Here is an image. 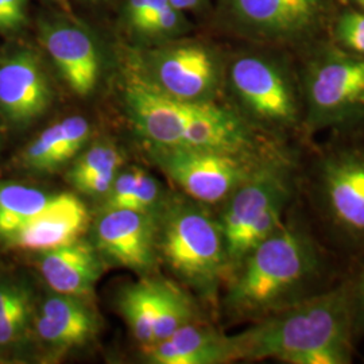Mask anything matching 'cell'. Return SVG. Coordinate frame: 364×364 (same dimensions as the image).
<instances>
[{
  "instance_id": "6da1fadb",
  "label": "cell",
  "mask_w": 364,
  "mask_h": 364,
  "mask_svg": "<svg viewBox=\"0 0 364 364\" xmlns=\"http://www.w3.org/2000/svg\"><path fill=\"white\" fill-rule=\"evenodd\" d=\"M341 263L316 231L299 196L279 228L231 270L225 309L234 318L259 321L335 287Z\"/></svg>"
},
{
  "instance_id": "7a4b0ae2",
  "label": "cell",
  "mask_w": 364,
  "mask_h": 364,
  "mask_svg": "<svg viewBox=\"0 0 364 364\" xmlns=\"http://www.w3.org/2000/svg\"><path fill=\"white\" fill-rule=\"evenodd\" d=\"M299 200L316 231L344 263L364 254V130L331 132L302 147Z\"/></svg>"
},
{
  "instance_id": "3957f363",
  "label": "cell",
  "mask_w": 364,
  "mask_h": 364,
  "mask_svg": "<svg viewBox=\"0 0 364 364\" xmlns=\"http://www.w3.org/2000/svg\"><path fill=\"white\" fill-rule=\"evenodd\" d=\"M224 85L254 130L279 144H309L294 53L274 46L240 53L227 63Z\"/></svg>"
},
{
  "instance_id": "277c9868",
  "label": "cell",
  "mask_w": 364,
  "mask_h": 364,
  "mask_svg": "<svg viewBox=\"0 0 364 364\" xmlns=\"http://www.w3.org/2000/svg\"><path fill=\"white\" fill-rule=\"evenodd\" d=\"M305 105V136L364 130V58L326 37L294 53Z\"/></svg>"
},
{
  "instance_id": "5b68a950",
  "label": "cell",
  "mask_w": 364,
  "mask_h": 364,
  "mask_svg": "<svg viewBox=\"0 0 364 364\" xmlns=\"http://www.w3.org/2000/svg\"><path fill=\"white\" fill-rule=\"evenodd\" d=\"M302 147L296 146L269 161L223 204L219 221L228 274L279 228L299 198Z\"/></svg>"
},
{
  "instance_id": "8992f818",
  "label": "cell",
  "mask_w": 364,
  "mask_h": 364,
  "mask_svg": "<svg viewBox=\"0 0 364 364\" xmlns=\"http://www.w3.org/2000/svg\"><path fill=\"white\" fill-rule=\"evenodd\" d=\"M231 338L235 360L275 359L281 363L329 343H355L344 287L338 281L324 293L262 318Z\"/></svg>"
},
{
  "instance_id": "52a82bcc",
  "label": "cell",
  "mask_w": 364,
  "mask_h": 364,
  "mask_svg": "<svg viewBox=\"0 0 364 364\" xmlns=\"http://www.w3.org/2000/svg\"><path fill=\"white\" fill-rule=\"evenodd\" d=\"M341 0H220L221 22L262 46L297 53L328 36Z\"/></svg>"
},
{
  "instance_id": "ba28073f",
  "label": "cell",
  "mask_w": 364,
  "mask_h": 364,
  "mask_svg": "<svg viewBox=\"0 0 364 364\" xmlns=\"http://www.w3.org/2000/svg\"><path fill=\"white\" fill-rule=\"evenodd\" d=\"M170 267L203 296L212 297L228 274V259L219 218L204 204H180L171 210L162 236Z\"/></svg>"
},
{
  "instance_id": "9c48e42d",
  "label": "cell",
  "mask_w": 364,
  "mask_h": 364,
  "mask_svg": "<svg viewBox=\"0 0 364 364\" xmlns=\"http://www.w3.org/2000/svg\"><path fill=\"white\" fill-rule=\"evenodd\" d=\"M296 146L266 153L159 149L158 161L186 195L215 205L224 204L263 165Z\"/></svg>"
},
{
  "instance_id": "30bf717a",
  "label": "cell",
  "mask_w": 364,
  "mask_h": 364,
  "mask_svg": "<svg viewBox=\"0 0 364 364\" xmlns=\"http://www.w3.org/2000/svg\"><path fill=\"white\" fill-rule=\"evenodd\" d=\"M147 78L174 99L218 100L224 87L227 61L213 45L198 39H174L150 50Z\"/></svg>"
},
{
  "instance_id": "8fae6325",
  "label": "cell",
  "mask_w": 364,
  "mask_h": 364,
  "mask_svg": "<svg viewBox=\"0 0 364 364\" xmlns=\"http://www.w3.org/2000/svg\"><path fill=\"white\" fill-rule=\"evenodd\" d=\"M39 36L68 87L78 96L90 95L100 70L99 49L91 33L77 22L58 18L43 22Z\"/></svg>"
},
{
  "instance_id": "7c38bea8",
  "label": "cell",
  "mask_w": 364,
  "mask_h": 364,
  "mask_svg": "<svg viewBox=\"0 0 364 364\" xmlns=\"http://www.w3.org/2000/svg\"><path fill=\"white\" fill-rule=\"evenodd\" d=\"M52 87L43 64L33 50H16L0 58V109L15 124H27L52 103Z\"/></svg>"
},
{
  "instance_id": "4fadbf2b",
  "label": "cell",
  "mask_w": 364,
  "mask_h": 364,
  "mask_svg": "<svg viewBox=\"0 0 364 364\" xmlns=\"http://www.w3.org/2000/svg\"><path fill=\"white\" fill-rule=\"evenodd\" d=\"M130 76L126 103L136 127L159 149L180 147L191 102L171 97L136 72Z\"/></svg>"
},
{
  "instance_id": "5bb4252c",
  "label": "cell",
  "mask_w": 364,
  "mask_h": 364,
  "mask_svg": "<svg viewBox=\"0 0 364 364\" xmlns=\"http://www.w3.org/2000/svg\"><path fill=\"white\" fill-rule=\"evenodd\" d=\"M88 224V210L76 196H53L46 208L6 237L16 247L48 251L77 240Z\"/></svg>"
},
{
  "instance_id": "9a60e30c",
  "label": "cell",
  "mask_w": 364,
  "mask_h": 364,
  "mask_svg": "<svg viewBox=\"0 0 364 364\" xmlns=\"http://www.w3.org/2000/svg\"><path fill=\"white\" fill-rule=\"evenodd\" d=\"M96 239L105 254L131 269H146L153 262L154 230L146 212L108 209L96 225Z\"/></svg>"
},
{
  "instance_id": "2e32d148",
  "label": "cell",
  "mask_w": 364,
  "mask_h": 364,
  "mask_svg": "<svg viewBox=\"0 0 364 364\" xmlns=\"http://www.w3.org/2000/svg\"><path fill=\"white\" fill-rule=\"evenodd\" d=\"M146 356L159 364H219L235 360L232 338L210 326L192 323L170 338L146 346Z\"/></svg>"
},
{
  "instance_id": "e0dca14e",
  "label": "cell",
  "mask_w": 364,
  "mask_h": 364,
  "mask_svg": "<svg viewBox=\"0 0 364 364\" xmlns=\"http://www.w3.org/2000/svg\"><path fill=\"white\" fill-rule=\"evenodd\" d=\"M39 269L55 293L76 297L91 293L102 273L93 248L78 239L65 246L43 251Z\"/></svg>"
},
{
  "instance_id": "ac0fdd59",
  "label": "cell",
  "mask_w": 364,
  "mask_h": 364,
  "mask_svg": "<svg viewBox=\"0 0 364 364\" xmlns=\"http://www.w3.org/2000/svg\"><path fill=\"white\" fill-rule=\"evenodd\" d=\"M123 14L131 36L146 43L162 45L181 38L191 30L185 13L173 7L169 0H126Z\"/></svg>"
},
{
  "instance_id": "d6986e66",
  "label": "cell",
  "mask_w": 364,
  "mask_h": 364,
  "mask_svg": "<svg viewBox=\"0 0 364 364\" xmlns=\"http://www.w3.org/2000/svg\"><path fill=\"white\" fill-rule=\"evenodd\" d=\"M90 123L82 117H66L39 134L23 153L27 168L57 169L77 153L90 136Z\"/></svg>"
},
{
  "instance_id": "ffe728a7",
  "label": "cell",
  "mask_w": 364,
  "mask_h": 364,
  "mask_svg": "<svg viewBox=\"0 0 364 364\" xmlns=\"http://www.w3.org/2000/svg\"><path fill=\"white\" fill-rule=\"evenodd\" d=\"M53 195L21 183L0 185V236L9 237L46 208Z\"/></svg>"
},
{
  "instance_id": "44dd1931",
  "label": "cell",
  "mask_w": 364,
  "mask_h": 364,
  "mask_svg": "<svg viewBox=\"0 0 364 364\" xmlns=\"http://www.w3.org/2000/svg\"><path fill=\"white\" fill-rule=\"evenodd\" d=\"M42 314L76 340L78 346L91 340L97 332V318L76 296L60 294L49 297L42 305Z\"/></svg>"
},
{
  "instance_id": "7402d4cb",
  "label": "cell",
  "mask_w": 364,
  "mask_h": 364,
  "mask_svg": "<svg viewBox=\"0 0 364 364\" xmlns=\"http://www.w3.org/2000/svg\"><path fill=\"white\" fill-rule=\"evenodd\" d=\"M156 294V341L168 338L181 326L195 320L192 301L178 287L168 282H153Z\"/></svg>"
},
{
  "instance_id": "603a6c76",
  "label": "cell",
  "mask_w": 364,
  "mask_h": 364,
  "mask_svg": "<svg viewBox=\"0 0 364 364\" xmlns=\"http://www.w3.org/2000/svg\"><path fill=\"white\" fill-rule=\"evenodd\" d=\"M120 308L135 338L144 346L156 341V294L153 282L129 287L122 294Z\"/></svg>"
},
{
  "instance_id": "cb8c5ba5",
  "label": "cell",
  "mask_w": 364,
  "mask_h": 364,
  "mask_svg": "<svg viewBox=\"0 0 364 364\" xmlns=\"http://www.w3.org/2000/svg\"><path fill=\"white\" fill-rule=\"evenodd\" d=\"M328 38L343 50L364 58L363 11L340 6L331 21Z\"/></svg>"
},
{
  "instance_id": "d4e9b609",
  "label": "cell",
  "mask_w": 364,
  "mask_h": 364,
  "mask_svg": "<svg viewBox=\"0 0 364 364\" xmlns=\"http://www.w3.org/2000/svg\"><path fill=\"white\" fill-rule=\"evenodd\" d=\"M340 282L344 287L352 336L364 338V254L344 264Z\"/></svg>"
},
{
  "instance_id": "484cf974",
  "label": "cell",
  "mask_w": 364,
  "mask_h": 364,
  "mask_svg": "<svg viewBox=\"0 0 364 364\" xmlns=\"http://www.w3.org/2000/svg\"><path fill=\"white\" fill-rule=\"evenodd\" d=\"M123 164V156L115 147L108 144H96L78 158L70 170L69 178L77 188L82 182L107 170H119Z\"/></svg>"
},
{
  "instance_id": "4316f807",
  "label": "cell",
  "mask_w": 364,
  "mask_h": 364,
  "mask_svg": "<svg viewBox=\"0 0 364 364\" xmlns=\"http://www.w3.org/2000/svg\"><path fill=\"white\" fill-rule=\"evenodd\" d=\"M353 341H335L299 353L290 358L287 364H350L353 362Z\"/></svg>"
},
{
  "instance_id": "83f0119b",
  "label": "cell",
  "mask_w": 364,
  "mask_h": 364,
  "mask_svg": "<svg viewBox=\"0 0 364 364\" xmlns=\"http://www.w3.org/2000/svg\"><path fill=\"white\" fill-rule=\"evenodd\" d=\"M31 314L30 299L18 304L0 318V346H7L19 338L26 329Z\"/></svg>"
},
{
  "instance_id": "f1b7e54d",
  "label": "cell",
  "mask_w": 364,
  "mask_h": 364,
  "mask_svg": "<svg viewBox=\"0 0 364 364\" xmlns=\"http://www.w3.org/2000/svg\"><path fill=\"white\" fill-rule=\"evenodd\" d=\"M139 169H131L117 176L107 198L108 209H130L131 201L138 183Z\"/></svg>"
},
{
  "instance_id": "f546056e",
  "label": "cell",
  "mask_w": 364,
  "mask_h": 364,
  "mask_svg": "<svg viewBox=\"0 0 364 364\" xmlns=\"http://www.w3.org/2000/svg\"><path fill=\"white\" fill-rule=\"evenodd\" d=\"M156 198H158V183L153 177L139 170L138 183L131 201L130 209L146 212L147 209L154 205Z\"/></svg>"
},
{
  "instance_id": "4dcf8cb0",
  "label": "cell",
  "mask_w": 364,
  "mask_h": 364,
  "mask_svg": "<svg viewBox=\"0 0 364 364\" xmlns=\"http://www.w3.org/2000/svg\"><path fill=\"white\" fill-rule=\"evenodd\" d=\"M26 299H30V294L25 287L10 282L0 284V318Z\"/></svg>"
},
{
  "instance_id": "1f68e13d",
  "label": "cell",
  "mask_w": 364,
  "mask_h": 364,
  "mask_svg": "<svg viewBox=\"0 0 364 364\" xmlns=\"http://www.w3.org/2000/svg\"><path fill=\"white\" fill-rule=\"evenodd\" d=\"M27 3L28 0H0V7L10 16L16 30L27 22Z\"/></svg>"
},
{
  "instance_id": "d6a6232c",
  "label": "cell",
  "mask_w": 364,
  "mask_h": 364,
  "mask_svg": "<svg viewBox=\"0 0 364 364\" xmlns=\"http://www.w3.org/2000/svg\"><path fill=\"white\" fill-rule=\"evenodd\" d=\"M170 4L182 13L200 11L205 7L208 0H169Z\"/></svg>"
},
{
  "instance_id": "836d02e7",
  "label": "cell",
  "mask_w": 364,
  "mask_h": 364,
  "mask_svg": "<svg viewBox=\"0 0 364 364\" xmlns=\"http://www.w3.org/2000/svg\"><path fill=\"white\" fill-rule=\"evenodd\" d=\"M10 30H16V27L10 19V16L0 7V31H10Z\"/></svg>"
},
{
  "instance_id": "e575fe53",
  "label": "cell",
  "mask_w": 364,
  "mask_h": 364,
  "mask_svg": "<svg viewBox=\"0 0 364 364\" xmlns=\"http://www.w3.org/2000/svg\"><path fill=\"white\" fill-rule=\"evenodd\" d=\"M351 1L358 6V10L364 13V0H351Z\"/></svg>"
},
{
  "instance_id": "d590c367",
  "label": "cell",
  "mask_w": 364,
  "mask_h": 364,
  "mask_svg": "<svg viewBox=\"0 0 364 364\" xmlns=\"http://www.w3.org/2000/svg\"><path fill=\"white\" fill-rule=\"evenodd\" d=\"M92 3H100V1H105V0H90Z\"/></svg>"
}]
</instances>
